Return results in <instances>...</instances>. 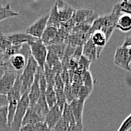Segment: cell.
Segmentation results:
<instances>
[{"mask_svg":"<svg viewBox=\"0 0 131 131\" xmlns=\"http://www.w3.org/2000/svg\"><path fill=\"white\" fill-rule=\"evenodd\" d=\"M45 64L48 67H50L51 68H53V67H55L56 65L61 64V61L53 53H51V52H48Z\"/></svg>","mask_w":131,"mask_h":131,"instance_id":"obj_31","label":"cell"},{"mask_svg":"<svg viewBox=\"0 0 131 131\" xmlns=\"http://www.w3.org/2000/svg\"><path fill=\"white\" fill-rule=\"evenodd\" d=\"M66 44L65 42L63 43H58V44H51L47 46V50L48 52H51L53 53L55 55H57L59 59L61 61L63 59V55L65 53V49L66 48Z\"/></svg>","mask_w":131,"mask_h":131,"instance_id":"obj_23","label":"cell"},{"mask_svg":"<svg viewBox=\"0 0 131 131\" xmlns=\"http://www.w3.org/2000/svg\"><path fill=\"white\" fill-rule=\"evenodd\" d=\"M115 28L118 29L121 32L124 33H127L131 30V16L126 14H122L119 18H118Z\"/></svg>","mask_w":131,"mask_h":131,"instance_id":"obj_19","label":"cell"},{"mask_svg":"<svg viewBox=\"0 0 131 131\" xmlns=\"http://www.w3.org/2000/svg\"><path fill=\"white\" fill-rule=\"evenodd\" d=\"M61 24V21L59 18V14L57 12V2L54 3L52 6L51 12L49 14V18L48 21V26H51L57 27V29L60 27Z\"/></svg>","mask_w":131,"mask_h":131,"instance_id":"obj_22","label":"cell"},{"mask_svg":"<svg viewBox=\"0 0 131 131\" xmlns=\"http://www.w3.org/2000/svg\"><path fill=\"white\" fill-rule=\"evenodd\" d=\"M20 75L14 71L8 68L3 76L0 78V95H7L12 89L17 77Z\"/></svg>","mask_w":131,"mask_h":131,"instance_id":"obj_7","label":"cell"},{"mask_svg":"<svg viewBox=\"0 0 131 131\" xmlns=\"http://www.w3.org/2000/svg\"><path fill=\"white\" fill-rule=\"evenodd\" d=\"M31 55L37 62L39 67L44 68L48 55V50L46 46L41 42L40 39H37L29 44Z\"/></svg>","mask_w":131,"mask_h":131,"instance_id":"obj_5","label":"cell"},{"mask_svg":"<svg viewBox=\"0 0 131 131\" xmlns=\"http://www.w3.org/2000/svg\"><path fill=\"white\" fill-rule=\"evenodd\" d=\"M44 121H45V117L35 107H29L25 115V117L23 120L22 126L35 125L39 122H44Z\"/></svg>","mask_w":131,"mask_h":131,"instance_id":"obj_10","label":"cell"},{"mask_svg":"<svg viewBox=\"0 0 131 131\" xmlns=\"http://www.w3.org/2000/svg\"><path fill=\"white\" fill-rule=\"evenodd\" d=\"M34 125H25L22 126L19 131H32Z\"/></svg>","mask_w":131,"mask_h":131,"instance_id":"obj_43","label":"cell"},{"mask_svg":"<svg viewBox=\"0 0 131 131\" xmlns=\"http://www.w3.org/2000/svg\"><path fill=\"white\" fill-rule=\"evenodd\" d=\"M7 39L10 41L12 45L17 46V45H23V44H30L32 42L37 40V38H35L29 34L25 33H14L6 36Z\"/></svg>","mask_w":131,"mask_h":131,"instance_id":"obj_15","label":"cell"},{"mask_svg":"<svg viewBox=\"0 0 131 131\" xmlns=\"http://www.w3.org/2000/svg\"><path fill=\"white\" fill-rule=\"evenodd\" d=\"M44 75L47 82V85H52L54 86V80L56 77L55 72L53 71L52 68L45 64L44 65Z\"/></svg>","mask_w":131,"mask_h":131,"instance_id":"obj_28","label":"cell"},{"mask_svg":"<svg viewBox=\"0 0 131 131\" xmlns=\"http://www.w3.org/2000/svg\"><path fill=\"white\" fill-rule=\"evenodd\" d=\"M45 98L47 104L48 105L49 109L53 107L57 104V97L56 92L54 90V86L52 85H47L45 90Z\"/></svg>","mask_w":131,"mask_h":131,"instance_id":"obj_24","label":"cell"},{"mask_svg":"<svg viewBox=\"0 0 131 131\" xmlns=\"http://www.w3.org/2000/svg\"><path fill=\"white\" fill-rule=\"evenodd\" d=\"M67 131H84V125H79V124H73L69 127Z\"/></svg>","mask_w":131,"mask_h":131,"instance_id":"obj_40","label":"cell"},{"mask_svg":"<svg viewBox=\"0 0 131 131\" xmlns=\"http://www.w3.org/2000/svg\"><path fill=\"white\" fill-rule=\"evenodd\" d=\"M82 51H83V45L76 46L72 58H73L76 61H79V58L82 56Z\"/></svg>","mask_w":131,"mask_h":131,"instance_id":"obj_39","label":"cell"},{"mask_svg":"<svg viewBox=\"0 0 131 131\" xmlns=\"http://www.w3.org/2000/svg\"><path fill=\"white\" fill-rule=\"evenodd\" d=\"M29 107V91L24 92L17 104L13 121L11 124V129L12 131H19L21 128L23 120L25 117L26 111Z\"/></svg>","mask_w":131,"mask_h":131,"instance_id":"obj_4","label":"cell"},{"mask_svg":"<svg viewBox=\"0 0 131 131\" xmlns=\"http://www.w3.org/2000/svg\"><path fill=\"white\" fill-rule=\"evenodd\" d=\"M57 33V28L51 26H47L45 30H44L42 36L41 37V42L47 46L49 45V43L55 38L56 35Z\"/></svg>","mask_w":131,"mask_h":131,"instance_id":"obj_20","label":"cell"},{"mask_svg":"<svg viewBox=\"0 0 131 131\" xmlns=\"http://www.w3.org/2000/svg\"><path fill=\"white\" fill-rule=\"evenodd\" d=\"M20 75H19L17 77L12 89L6 95L7 100H8V124H9L10 127L13 121L14 115L17 104L21 98V95H22V94H21V83H20Z\"/></svg>","mask_w":131,"mask_h":131,"instance_id":"obj_3","label":"cell"},{"mask_svg":"<svg viewBox=\"0 0 131 131\" xmlns=\"http://www.w3.org/2000/svg\"><path fill=\"white\" fill-rule=\"evenodd\" d=\"M11 46H12V43L7 39L6 36L0 33V51L2 53H4Z\"/></svg>","mask_w":131,"mask_h":131,"instance_id":"obj_34","label":"cell"},{"mask_svg":"<svg viewBox=\"0 0 131 131\" xmlns=\"http://www.w3.org/2000/svg\"><path fill=\"white\" fill-rule=\"evenodd\" d=\"M113 9L118 11L120 14H126L131 16V1L124 0L115 4Z\"/></svg>","mask_w":131,"mask_h":131,"instance_id":"obj_25","label":"cell"},{"mask_svg":"<svg viewBox=\"0 0 131 131\" xmlns=\"http://www.w3.org/2000/svg\"><path fill=\"white\" fill-rule=\"evenodd\" d=\"M121 15V14L112 8V11L110 14L103 16H98V18H96L93 22L88 32V35L91 37L92 33L95 31L100 30L105 34L107 40L108 41L114 30L115 29L117 21Z\"/></svg>","mask_w":131,"mask_h":131,"instance_id":"obj_1","label":"cell"},{"mask_svg":"<svg viewBox=\"0 0 131 131\" xmlns=\"http://www.w3.org/2000/svg\"><path fill=\"white\" fill-rule=\"evenodd\" d=\"M38 64L32 55L29 56L26 67L20 76L21 83V94L29 91V89L34 81V78L38 69Z\"/></svg>","mask_w":131,"mask_h":131,"instance_id":"obj_2","label":"cell"},{"mask_svg":"<svg viewBox=\"0 0 131 131\" xmlns=\"http://www.w3.org/2000/svg\"><path fill=\"white\" fill-rule=\"evenodd\" d=\"M81 78L83 83V86L88 87L90 89H93V77H92L91 73L90 71H82L81 74Z\"/></svg>","mask_w":131,"mask_h":131,"instance_id":"obj_30","label":"cell"},{"mask_svg":"<svg viewBox=\"0 0 131 131\" xmlns=\"http://www.w3.org/2000/svg\"><path fill=\"white\" fill-rule=\"evenodd\" d=\"M130 50L129 47L125 46H118L115 50L114 55V64L118 66L124 70L131 71L130 67Z\"/></svg>","mask_w":131,"mask_h":131,"instance_id":"obj_6","label":"cell"},{"mask_svg":"<svg viewBox=\"0 0 131 131\" xmlns=\"http://www.w3.org/2000/svg\"><path fill=\"white\" fill-rule=\"evenodd\" d=\"M93 91V90L88 88V87H86L84 86H81L79 89V91L78 92V95H77V99L81 100V101H83V102H85L86 99L89 97V95H91V93Z\"/></svg>","mask_w":131,"mask_h":131,"instance_id":"obj_32","label":"cell"},{"mask_svg":"<svg viewBox=\"0 0 131 131\" xmlns=\"http://www.w3.org/2000/svg\"><path fill=\"white\" fill-rule=\"evenodd\" d=\"M28 59V58L20 53L16 54L9 59L8 68H10L15 72L21 74L24 67H26Z\"/></svg>","mask_w":131,"mask_h":131,"instance_id":"obj_11","label":"cell"},{"mask_svg":"<svg viewBox=\"0 0 131 131\" xmlns=\"http://www.w3.org/2000/svg\"><path fill=\"white\" fill-rule=\"evenodd\" d=\"M8 106V100L6 95H0V107Z\"/></svg>","mask_w":131,"mask_h":131,"instance_id":"obj_41","label":"cell"},{"mask_svg":"<svg viewBox=\"0 0 131 131\" xmlns=\"http://www.w3.org/2000/svg\"><path fill=\"white\" fill-rule=\"evenodd\" d=\"M96 18H98V14L93 10L90 8H80L75 11L72 17V20L75 26L79 24L88 21H94Z\"/></svg>","mask_w":131,"mask_h":131,"instance_id":"obj_9","label":"cell"},{"mask_svg":"<svg viewBox=\"0 0 131 131\" xmlns=\"http://www.w3.org/2000/svg\"><path fill=\"white\" fill-rule=\"evenodd\" d=\"M131 129V114L121 123L117 131H129Z\"/></svg>","mask_w":131,"mask_h":131,"instance_id":"obj_36","label":"cell"},{"mask_svg":"<svg viewBox=\"0 0 131 131\" xmlns=\"http://www.w3.org/2000/svg\"><path fill=\"white\" fill-rule=\"evenodd\" d=\"M51 130L48 128V125L45 124V122H39L34 125L33 130L32 131H50Z\"/></svg>","mask_w":131,"mask_h":131,"instance_id":"obj_37","label":"cell"},{"mask_svg":"<svg viewBox=\"0 0 131 131\" xmlns=\"http://www.w3.org/2000/svg\"><path fill=\"white\" fill-rule=\"evenodd\" d=\"M84 102H85L75 99L72 102L69 103L72 113H73L75 124L79 125L83 124L82 121H83V111H84Z\"/></svg>","mask_w":131,"mask_h":131,"instance_id":"obj_16","label":"cell"},{"mask_svg":"<svg viewBox=\"0 0 131 131\" xmlns=\"http://www.w3.org/2000/svg\"><path fill=\"white\" fill-rule=\"evenodd\" d=\"M91 39H92L93 44L95 45L96 48V52H97V56L98 58L100 57V54L103 49L105 48V45L108 42L107 38L105 35L100 30H96L94 33H92L91 36Z\"/></svg>","mask_w":131,"mask_h":131,"instance_id":"obj_17","label":"cell"},{"mask_svg":"<svg viewBox=\"0 0 131 131\" xmlns=\"http://www.w3.org/2000/svg\"><path fill=\"white\" fill-rule=\"evenodd\" d=\"M2 53V52H1V51H0V53Z\"/></svg>","mask_w":131,"mask_h":131,"instance_id":"obj_46","label":"cell"},{"mask_svg":"<svg viewBox=\"0 0 131 131\" xmlns=\"http://www.w3.org/2000/svg\"><path fill=\"white\" fill-rule=\"evenodd\" d=\"M8 106L0 107V131H11L8 120Z\"/></svg>","mask_w":131,"mask_h":131,"instance_id":"obj_21","label":"cell"},{"mask_svg":"<svg viewBox=\"0 0 131 131\" xmlns=\"http://www.w3.org/2000/svg\"><path fill=\"white\" fill-rule=\"evenodd\" d=\"M63 92H64V95H65L66 100V102L67 103H70L72 102L74 99H75V96L74 95L73 92L72 91V86H71V83L70 84H68V85H65L64 86V90H63Z\"/></svg>","mask_w":131,"mask_h":131,"instance_id":"obj_33","label":"cell"},{"mask_svg":"<svg viewBox=\"0 0 131 131\" xmlns=\"http://www.w3.org/2000/svg\"><path fill=\"white\" fill-rule=\"evenodd\" d=\"M40 84H39V67L37 72L36 74L34 81L29 91V107H33L37 103L40 96Z\"/></svg>","mask_w":131,"mask_h":131,"instance_id":"obj_13","label":"cell"},{"mask_svg":"<svg viewBox=\"0 0 131 131\" xmlns=\"http://www.w3.org/2000/svg\"><path fill=\"white\" fill-rule=\"evenodd\" d=\"M123 46H125V47H130L131 46V35L130 36H127L125 39H124V42L122 45Z\"/></svg>","mask_w":131,"mask_h":131,"instance_id":"obj_42","label":"cell"},{"mask_svg":"<svg viewBox=\"0 0 131 131\" xmlns=\"http://www.w3.org/2000/svg\"><path fill=\"white\" fill-rule=\"evenodd\" d=\"M91 64V62L82 55V56L79 58V62H78V69L76 70V71L75 72V74H81L82 71H89V68H90Z\"/></svg>","mask_w":131,"mask_h":131,"instance_id":"obj_29","label":"cell"},{"mask_svg":"<svg viewBox=\"0 0 131 131\" xmlns=\"http://www.w3.org/2000/svg\"><path fill=\"white\" fill-rule=\"evenodd\" d=\"M82 55L90 60L91 62H94L98 58L97 56V52L96 48L95 45L93 44L91 37L86 41V42L83 45V51H82Z\"/></svg>","mask_w":131,"mask_h":131,"instance_id":"obj_18","label":"cell"},{"mask_svg":"<svg viewBox=\"0 0 131 131\" xmlns=\"http://www.w3.org/2000/svg\"><path fill=\"white\" fill-rule=\"evenodd\" d=\"M69 125L63 118H61L59 120V122L54 126V127L50 131H67L69 129Z\"/></svg>","mask_w":131,"mask_h":131,"instance_id":"obj_35","label":"cell"},{"mask_svg":"<svg viewBox=\"0 0 131 131\" xmlns=\"http://www.w3.org/2000/svg\"><path fill=\"white\" fill-rule=\"evenodd\" d=\"M61 118H62V111L60 110L59 106L56 104L53 107L49 109V111L48 112V114L45 118V122L48 125V128L51 130Z\"/></svg>","mask_w":131,"mask_h":131,"instance_id":"obj_14","label":"cell"},{"mask_svg":"<svg viewBox=\"0 0 131 131\" xmlns=\"http://www.w3.org/2000/svg\"><path fill=\"white\" fill-rule=\"evenodd\" d=\"M19 14L12 9L11 5L8 3L6 5H0V22L7 18L18 16Z\"/></svg>","mask_w":131,"mask_h":131,"instance_id":"obj_26","label":"cell"},{"mask_svg":"<svg viewBox=\"0 0 131 131\" xmlns=\"http://www.w3.org/2000/svg\"><path fill=\"white\" fill-rule=\"evenodd\" d=\"M129 50H130V62H131V46L129 47Z\"/></svg>","mask_w":131,"mask_h":131,"instance_id":"obj_45","label":"cell"},{"mask_svg":"<svg viewBox=\"0 0 131 131\" xmlns=\"http://www.w3.org/2000/svg\"><path fill=\"white\" fill-rule=\"evenodd\" d=\"M57 8L61 23L70 20L75 11L71 5L61 0L57 1Z\"/></svg>","mask_w":131,"mask_h":131,"instance_id":"obj_12","label":"cell"},{"mask_svg":"<svg viewBox=\"0 0 131 131\" xmlns=\"http://www.w3.org/2000/svg\"><path fill=\"white\" fill-rule=\"evenodd\" d=\"M60 77H61V80H62L64 86L70 84V80H69V75L68 70L64 69V70L62 71V72L60 74Z\"/></svg>","mask_w":131,"mask_h":131,"instance_id":"obj_38","label":"cell"},{"mask_svg":"<svg viewBox=\"0 0 131 131\" xmlns=\"http://www.w3.org/2000/svg\"><path fill=\"white\" fill-rule=\"evenodd\" d=\"M62 118L69 126L75 124L73 113H72L70 105L69 103H66V105H64V108H63V111H62Z\"/></svg>","mask_w":131,"mask_h":131,"instance_id":"obj_27","label":"cell"},{"mask_svg":"<svg viewBox=\"0 0 131 131\" xmlns=\"http://www.w3.org/2000/svg\"><path fill=\"white\" fill-rule=\"evenodd\" d=\"M48 18L49 14H47L39 18L26 29V33L35 38L41 39L44 30H45L46 27L48 26Z\"/></svg>","mask_w":131,"mask_h":131,"instance_id":"obj_8","label":"cell"},{"mask_svg":"<svg viewBox=\"0 0 131 131\" xmlns=\"http://www.w3.org/2000/svg\"><path fill=\"white\" fill-rule=\"evenodd\" d=\"M8 70V68L6 67H0V78L3 76V74H5V72Z\"/></svg>","mask_w":131,"mask_h":131,"instance_id":"obj_44","label":"cell"}]
</instances>
